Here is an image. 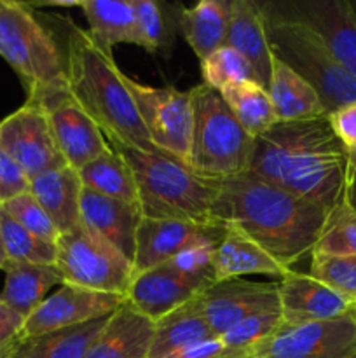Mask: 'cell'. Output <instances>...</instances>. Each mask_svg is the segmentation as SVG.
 I'll list each match as a JSON object with an SVG mask.
<instances>
[{"label": "cell", "instance_id": "ba28073f", "mask_svg": "<svg viewBox=\"0 0 356 358\" xmlns=\"http://www.w3.org/2000/svg\"><path fill=\"white\" fill-rule=\"evenodd\" d=\"M56 247V268L63 282L94 292L128 296L135 278L133 262L84 224L59 234Z\"/></svg>", "mask_w": 356, "mask_h": 358}, {"label": "cell", "instance_id": "44dd1931", "mask_svg": "<svg viewBox=\"0 0 356 358\" xmlns=\"http://www.w3.org/2000/svg\"><path fill=\"white\" fill-rule=\"evenodd\" d=\"M225 45L241 52L253 66L258 83L264 87L269 86L274 56L265 34L262 2L230 0V24Z\"/></svg>", "mask_w": 356, "mask_h": 358}, {"label": "cell", "instance_id": "d6a6232c", "mask_svg": "<svg viewBox=\"0 0 356 358\" xmlns=\"http://www.w3.org/2000/svg\"><path fill=\"white\" fill-rule=\"evenodd\" d=\"M201 76L206 86L215 91H223L225 87L234 86L248 80H257L253 66L241 52L230 45H222L215 52L201 62Z\"/></svg>", "mask_w": 356, "mask_h": 358}, {"label": "cell", "instance_id": "f546056e", "mask_svg": "<svg viewBox=\"0 0 356 358\" xmlns=\"http://www.w3.org/2000/svg\"><path fill=\"white\" fill-rule=\"evenodd\" d=\"M79 177L86 189H91V191L107 196V198H114L128 203V205L138 206V185L133 177L131 168L122 159L121 154H117L115 150L108 149L100 157L80 168Z\"/></svg>", "mask_w": 356, "mask_h": 358}, {"label": "cell", "instance_id": "d4e9b609", "mask_svg": "<svg viewBox=\"0 0 356 358\" xmlns=\"http://www.w3.org/2000/svg\"><path fill=\"white\" fill-rule=\"evenodd\" d=\"M108 317L47 334L20 338L0 358H84Z\"/></svg>", "mask_w": 356, "mask_h": 358}, {"label": "cell", "instance_id": "bcb514c9", "mask_svg": "<svg viewBox=\"0 0 356 358\" xmlns=\"http://www.w3.org/2000/svg\"><path fill=\"white\" fill-rule=\"evenodd\" d=\"M7 255H6V250H3V245H2V238H0V269L3 271V268L7 266Z\"/></svg>", "mask_w": 356, "mask_h": 358}, {"label": "cell", "instance_id": "603a6c76", "mask_svg": "<svg viewBox=\"0 0 356 358\" xmlns=\"http://www.w3.org/2000/svg\"><path fill=\"white\" fill-rule=\"evenodd\" d=\"M288 269L272 259L260 245L232 226H223L222 240L215 252V282L243 278L248 275L279 276Z\"/></svg>", "mask_w": 356, "mask_h": 358}, {"label": "cell", "instance_id": "cb8c5ba5", "mask_svg": "<svg viewBox=\"0 0 356 358\" xmlns=\"http://www.w3.org/2000/svg\"><path fill=\"white\" fill-rule=\"evenodd\" d=\"M267 91L278 122L313 121L328 115L316 90L278 58L272 62Z\"/></svg>", "mask_w": 356, "mask_h": 358}, {"label": "cell", "instance_id": "d6986e66", "mask_svg": "<svg viewBox=\"0 0 356 358\" xmlns=\"http://www.w3.org/2000/svg\"><path fill=\"white\" fill-rule=\"evenodd\" d=\"M143 215L138 206L82 189L80 194V220L87 229L117 248L133 262L136 250V229Z\"/></svg>", "mask_w": 356, "mask_h": 358}, {"label": "cell", "instance_id": "ac0fdd59", "mask_svg": "<svg viewBox=\"0 0 356 358\" xmlns=\"http://www.w3.org/2000/svg\"><path fill=\"white\" fill-rule=\"evenodd\" d=\"M202 287L188 280L170 264L157 266L133 278L126 303L150 322H159L202 292Z\"/></svg>", "mask_w": 356, "mask_h": 358}, {"label": "cell", "instance_id": "7a4b0ae2", "mask_svg": "<svg viewBox=\"0 0 356 358\" xmlns=\"http://www.w3.org/2000/svg\"><path fill=\"white\" fill-rule=\"evenodd\" d=\"M327 213L248 171L220 182L215 205L216 222L239 229L286 269L313 254Z\"/></svg>", "mask_w": 356, "mask_h": 358}, {"label": "cell", "instance_id": "2e32d148", "mask_svg": "<svg viewBox=\"0 0 356 358\" xmlns=\"http://www.w3.org/2000/svg\"><path fill=\"white\" fill-rule=\"evenodd\" d=\"M278 287L279 311L285 325L332 320L356 310L355 301L304 273L288 269Z\"/></svg>", "mask_w": 356, "mask_h": 358}, {"label": "cell", "instance_id": "7dc6e473", "mask_svg": "<svg viewBox=\"0 0 356 358\" xmlns=\"http://www.w3.org/2000/svg\"><path fill=\"white\" fill-rule=\"evenodd\" d=\"M349 2H351V7H353V10H355V14H356V0H349Z\"/></svg>", "mask_w": 356, "mask_h": 358}, {"label": "cell", "instance_id": "e575fe53", "mask_svg": "<svg viewBox=\"0 0 356 358\" xmlns=\"http://www.w3.org/2000/svg\"><path fill=\"white\" fill-rule=\"evenodd\" d=\"M222 234L202 238L201 241L180 252L168 264L184 276H187L188 280L201 285L202 289H208L209 285L215 283V252L220 240H222Z\"/></svg>", "mask_w": 356, "mask_h": 358}, {"label": "cell", "instance_id": "9a60e30c", "mask_svg": "<svg viewBox=\"0 0 356 358\" xmlns=\"http://www.w3.org/2000/svg\"><path fill=\"white\" fill-rule=\"evenodd\" d=\"M276 6L313 28L356 79V14L349 0H286Z\"/></svg>", "mask_w": 356, "mask_h": 358}, {"label": "cell", "instance_id": "836d02e7", "mask_svg": "<svg viewBox=\"0 0 356 358\" xmlns=\"http://www.w3.org/2000/svg\"><path fill=\"white\" fill-rule=\"evenodd\" d=\"M313 254L356 255V212L344 199L327 213Z\"/></svg>", "mask_w": 356, "mask_h": 358}, {"label": "cell", "instance_id": "ffe728a7", "mask_svg": "<svg viewBox=\"0 0 356 358\" xmlns=\"http://www.w3.org/2000/svg\"><path fill=\"white\" fill-rule=\"evenodd\" d=\"M156 324L128 303L108 317L84 358H149Z\"/></svg>", "mask_w": 356, "mask_h": 358}, {"label": "cell", "instance_id": "ee69618b", "mask_svg": "<svg viewBox=\"0 0 356 358\" xmlns=\"http://www.w3.org/2000/svg\"><path fill=\"white\" fill-rule=\"evenodd\" d=\"M348 173H356V149L348 150Z\"/></svg>", "mask_w": 356, "mask_h": 358}, {"label": "cell", "instance_id": "4316f807", "mask_svg": "<svg viewBox=\"0 0 356 358\" xmlns=\"http://www.w3.org/2000/svg\"><path fill=\"white\" fill-rule=\"evenodd\" d=\"M216 339L209 325L206 324L201 310H199L198 297L188 301L187 304L175 310L156 322L152 345H150L149 358H168L185 348L199 345V343Z\"/></svg>", "mask_w": 356, "mask_h": 358}, {"label": "cell", "instance_id": "d590c367", "mask_svg": "<svg viewBox=\"0 0 356 358\" xmlns=\"http://www.w3.org/2000/svg\"><path fill=\"white\" fill-rule=\"evenodd\" d=\"M309 275L356 303V255L311 254Z\"/></svg>", "mask_w": 356, "mask_h": 358}, {"label": "cell", "instance_id": "5bb4252c", "mask_svg": "<svg viewBox=\"0 0 356 358\" xmlns=\"http://www.w3.org/2000/svg\"><path fill=\"white\" fill-rule=\"evenodd\" d=\"M198 304L206 324L218 339L250 315L279 308V287L278 282L223 280L202 290Z\"/></svg>", "mask_w": 356, "mask_h": 358}, {"label": "cell", "instance_id": "8992f818", "mask_svg": "<svg viewBox=\"0 0 356 358\" xmlns=\"http://www.w3.org/2000/svg\"><path fill=\"white\" fill-rule=\"evenodd\" d=\"M191 98L194 122L188 168L209 180L246 173L255 138L241 128L218 91L202 83L192 87Z\"/></svg>", "mask_w": 356, "mask_h": 358}, {"label": "cell", "instance_id": "52a82bcc", "mask_svg": "<svg viewBox=\"0 0 356 358\" xmlns=\"http://www.w3.org/2000/svg\"><path fill=\"white\" fill-rule=\"evenodd\" d=\"M0 56L17 73L27 94L65 79L63 52L30 3L0 0Z\"/></svg>", "mask_w": 356, "mask_h": 358}, {"label": "cell", "instance_id": "60d3db41", "mask_svg": "<svg viewBox=\"0 0 356 358\" xmlns=\"http://www.w3.org/2000/svg\"><path fill=\"white\" fill-rule=\"evenodd\" d=\"M328 121H330L332 129H334L335 136L341 140L344 145L346 152L348 150L356 149V103L344 105V107L337 108V110L328 114Z\"/></svg>", "mask_w": 356, "mask_h": 358}, {"label": "cell", "instance_id": "8d00e7d4", "mask_svg": "<svg viewBox=\"0 0 356 358\" xmlns=\"http://www.w3.org/2000/svg\"><path fill=\"white\" fill-rule=\"evenodd\" d=\"M281 325L283 318L279 308H276V310L258 311V313L250 315L244 320H241L239 324L234 325L223 336H220L218 341L225 348L232 350L255 348L262 341L271 338Z\"/></svg>", "mask_w": 356, "mask_h": 358}, {"label": "cell", "instance_id": "83f0119b", "mask_svg": "<svg viewBox=\"0 0 356 358\" xmlns=\"http://www.w3.org/2000/svg\"><path fill=\"white\" fill-rule=\"evenodd\" d=\"M3 273L6 283L0 297L24 318L34 313L52 287L65 283L56 266L7 262Z\"/></svg>", "mask_w": 356, "mask_h": 358}, {"label": "cell", "instance_id": "f1b7e54d", "mask_svg": "<svg viewBox=\"0 0 356 358\" xmlns=\"http://www.w3.org/2000/svg\"><path fill=\"white\" fill-rule=\"evenodd\" d=\"M93 41L112 55L119 44H135V9L131 0H79Z\"/></svg>", "mask_w": 356, "mask_h": 358}, {"label": "cell", "instance_id": "6da1fadb", "mask_svg": "<svg viewBox=\"0 0 356 358\" xmlns=\"http://www.w3.org/2000/svg\"><path fill=\"white\" fill-rule=\"evenodd\" d=\"M248 173L330 212L344 198L348 152L328 115L276 122L255 140Z\"/></svg>", "mask_w": 356, "mask_h": 358}, {"label": "cell", "instance_id": "4dcf8cb0", "mask_svg": "<svg viewBox=\"0 0 356 358\" xmlns=\"http://www.w3.org/2000/svg\"><path fill=\"white\" fill-rule=\"evenodd\" d=\"M220 94L227 107L232 110L241 128L251 138L257 140L278 122L267 87H264L257 80L234 84L220 91Z\"/></svg>", "mask_w": 356, "mask_h": 358}, {"label": "cell", "instance_id": "c3c4849f", "mask_svg": "<svg viewBox=\"0 0 356 358\" xmlns=\"http://www.w3.org/2000/svg\"><path fill=\"white\" fill-rule=\"evenodd\" d=\"M355 358H356V357H355Z\"/></svg>", "mask_w": 356, "mask_h": 358}, {"label": "cell", "instance_id": "30bf717a", "mask_svg": "<svg viewBox=\"0 0 356 358\" xmlns=\"http://www.w3.org/2000/svg\"><path fill=\"white\" fill-rule=\"evenodd\" d=\"M27 100L45 112L59 152L73 170L79 171L110 149L96 122L70 93L66 76L30 93Z\"/></svg>", "mask_w": 356, "mask_h": 358}, {"label": "cell", "instance_id": "f35d334b", "mask_svg": "<svg viewBox=\"0 0 356 358\" xmlns=\"http://www.w3.org/2000/svg\"><path fill=\"white\" fill-rule=\"evenodd\" d=\"M0 206H2L20 226H23L24 229L30 231L31 234H35V236L42 238V240L45 241H51V243H58V227L54 226L51 217L45 213V210L42 208L40 203H38L30 192H24V194L17 196V198L10 199V201L3 203V205Z\"/></svg>", "mask_w": 356, "mask_h": 358}, {"label": "cell", "instance_id": "f6af8a7d", "mask_svg": "<svg viewBox=\"0 0 356 358\" xmlns=\"http://www.w3.org/2000/svg\"><path fill=\"white\" fill-rule=\"evenodd\" d=\"M225 358H253V348L237 350V352H234L232 355H229V357H225Z\"/></svg>", "mask_w": 356, "mask_h": 358}, {"label": "cell", "instance_id": "4fadbf2b", "mask_svg": "<svg viewBox=\"0 0 356 358\" xmlns=\"http://www.w3.org/2000/svg\"><path fill=\"white\" fill-rule=\"evenodd\" d=\"M126 303V297L94 292L63 283L54 294L45 297L31 315L24 318L21 338L47 334L75 327L87 322L110 317Z\"/></svg>", "mask_w": 356, "mask_h": 358}, {"label": "cell", "instance_id": "7bdbcfd3", "mask_svg": "<svg viewBox=\"0 0 356 358\" xmlns=\"http://www.w3.org/2000/svg\"><path fill=\"white\" fill-rule=\"evenodd\" d=\"M344 199L349 206L356 212V173L346 175V185H344Z\"/></svg>", "mask_w": 356, "mask_h": 358}, {"label": "cell", "instance_id": "7c38bea8", "mask_svg": "<svg viewBox=\"0 0 356 358\" xmlns=\"http://www.w3.org/2000/svg\"><path fill=\"white\" fill-rule=\"evenodd\" d=\"M0 147L23 168L28 178L68 166L56 143L47 115L34 101L0 121Z\"/></svg>", "mask_w": 356, "mask_h": 358}, {"label": "cell", "instance_id": "b9f144b4", "mask_svg": "<svg viewBox=\"0 0 356 358\" xmlns=\"http://www.w3.org/2000/svg\"><path fill=\"white\" fill-rule=\"evenodd\" d=\"M23 325L24 317H21L0 297V353L6 352L14 341L21 338Z\"/></svg>", "mask_w": 356, "mask_h": 358}, {"label": "cell", "instance_id": "ab89813d", "mask_svg": "<svg viewBox=\"0 0 356 358\" xmlns=\"http://www.w3.org/2000/svg\"><path fill=\"white\" fill-rule=\"evenodd\" d=\"M30 192V178L23 168L0 147V205Z\"/></svg>", "mask_w": 356, "mask_h": 358}, {"label": "cell", "instance_id": "277c9868", "mask_svg": "<svg viewBox=\"0 0 356 358\" xmlns=\"http://www.w3.org/2000/svg\"><path fill=\"white\" fill-rule=\"evenodd\" d=\"M131 168L138 185L140 212L147 219L184 220L202 227H223L215 219L220 182L199 177L164 154L108 143Z\"/></svg>", "mask_w": 356, "mask_h": 358}, {"label": "cell", "instance_id": "5b68a950", "mask_svg": "<svg viewBox=\"0 0 356 358\" xmlns=\"http://www.w3.org/2000/svg\"><path fill=\"white\" fill-rule=\"evenodd\" d=\"M262 9L272 56L316 90L327 114L356 103V79L335 59L320 35L279 9L272 0L262 2Z\"/></svg>", "mask_w": 356, "mask_h": 358}, {"label": "cell", "instance_id": "1f68e13d", "mask_svg": "<svg viewBox=\"0 0 356 358\" xmlns=\"http://www.w3.org/2000/svg\"><path fill=\"white\" fill-rule=\"evenodd\" d=\"M0 238L9 262H31V264L56 266L58 247L56 243L35 236L16 222L0 206Z\"/></svg>", "mask_w": 356, "mask_h": 358}, {"label": "cell", "instance_id": "e0dca14e", "mask_svg": "<svg viewBox=\"0 0 356 358\" xmlns=\"http://www.w3.org/2000/svg\"><path fill=\"white\" fill-rule=\"evenodd\" d=\"M222 233L223 227H202L184 220L143 217L136 229V250L133 259L135 275L168 264L202 238L218 236Z\"/></svg>", "mask_w": 356, "mask_h": 358}, {"label": "cell", "instance_id": "7402d4cb", "mask_svg": "<svg viewBox=\"0 0 356 358\" xmlns=\"http://www.w3.org/2000/svg\"><path fill=\"white\" fill-rule=\"evenodd\" d=\"M82 182L79 171L65 166L45 171L30 178V194L40 203L59 234L73 231L82 224L80 220V194Z\"/></svg>", "mask_w": 356, "mask_h": 358}, {"label": "cell", "instance_id": "9c48e42d", "mask_svg": "<svg viewBox=\"0 0 356 358\" xmlns=\"http://www.w3.org/2000/svg\"><path fill=\"white\" fill-rule=\"evenodd\" d=\"M124 80L154 145L164 156L188 166L194 122L191 91H178L171 86L154 87L128 76Z\"/></svg>", "mask_w": 356, "mask_h": 358}, {"label": "cell", "instance_id": "484cf974", "mask_svg": "<svg viewBox=\"0 0 356 358\" xmlns=\"http://www.w3.org/2000/svg\"><path fill=\"white\" fill-rule=\"evenodd\" d=\"M180 30L199 62L227 44L230 0H201L180 9Z\"/></svg>", "mask_w": 356, "mask_h": 358}, {"label": "cell", "instance_id": "74e56055", "mask_svg": "<svg viewBox=\"0 0 356 358\" xmlns=\"http://www.w3.org/2000/svg\"><path fill=\"white\" fill-rule=\"evenodd\" d=\"M135 9V45L147 52L163 51L168 44V24L156 0H131Z\"/></svg>", "mask_w": 356, "mask_h": 358}, {"label": "cell", "instance_id": "8fae6325", "mask_svg": "<svg viewBox=\"0 0 356 358\" xmlns=\"http://www.w3.org/2000/svg\"><path fill=\"white\" fill-rule=\"evenodd\" d=\"M356 310L332 320L283 324L253 348V358H355Z\"/></svg>", "mask_w": 356, "mask_h": 358}, {"label": "cell", "instance_id": "3957f363", "mask_svg": "<svg viewBox=\"0 0 356 358\" xmlns=\"http://www.w3.org/2000/svg\"><path fill=\"white\" fill-rule=\"evenodd\" d=\"M61 21L65 27L63 63L68 90L96 122L107 142L163 154L150 140L126 86L124 73L117 69L112 55L105 52L89 31L72 20L63 17Z\"/></svg>", "mask_w": 356, "mask_h": 358}]
</instances>
